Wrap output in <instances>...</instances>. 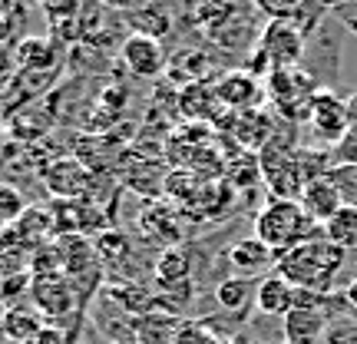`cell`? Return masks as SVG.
Returning a JSON list of instances; mask_svg holds the SVG:
<instances>
[{
	"label": "cell",
	"mask_w": 357,
	"mask_h": 344,
	"mask_svg": "<svg viewBox=\"0 0 357 344\" xmlns=\"http://www.w3.org/2000/svg\"><path fill=\"white\" fill-rule=\"evenodd\" d=\"M347 265V252L341 245H334L331 239H324V232L301 242L298 248L278 255V271L284 281H291L298 292H318V294H331L334 278L344 271Z\"/></svg>",
	"instance_id": "6da1fadb"
},
{
	"label": "cell",
	"mask_w": 357,
	"mask_h": 344,
	"mask_svg": "<svg viewBox=\"0 0 357 344\" xmlns=\"http://www.w3.org/2000/svg\"><path fill=\"white\" fill-rule=\"evenodd\" d=\"M255 235L275 255H284L301 242L321 235V225L301 209L298 199H271L255 216Z\"/></svg>",
	"instance_id": "7a4b0ae2"
},
{
	"label": "cell",
	"mask_w": 357,
	"mask_h": 344,
	"mask_svg": "<svg viewBox=\"0 0 357 344\" xmlns=\"http://www.w3.org/2000/svg\"><path fill=\"white\" fill-rule=\"evenodd\" d=\"M318 80L305 73V70H271L265 83V96L275 106L284 119H294V123H307V113H311V103L318 96Z\"/></svg>",
	"instance_id": "3957f363"
},
{
	"label": "cell",
	"mask_w": 357,
	"mask_h": 344,
	"mask_svg": "<svg viewBox=\"0 0 357 344\" xmlns=\"http://www.w3.org/2000/svg\"><path fill=\"white\" fill-rule=\"evenodd\" d=\"M258 169H261V179L275 199H298L305 189V176H301V163H298L294 146H281L278 140H271L258 153Z\"/></svg>",
	"instance_id": "277c9868"
},
{
	"label": "cell",
	"mask_w": 357,
	"mask_h": 344,
	"mask_svg": "<svg viewBox=\"0 0 357 344\" xmlns=\"http://www.w3.org/2000/svg\"><path fill=\"white\" fill-rule=\"evenodd\" d=\"M307 37L294 20H268L258 37V57L268 63V70H294L305 60Z\"/></svg>",
	"instance_id": "5b68a950"
},
{
	"label": "cell",
	"mask_w": 357,
	"mask_h": 344,
	"mask_svg": "<svg viewBox=\"0 0 357 344\" xmlns=\"http://www.w3.org/2000/svg\"><path fill=\"white\" fill-rule=\"evenodd\" d=\"M351 106L347 100H341L334 89H318V96L311 103V113H307V126L314 133V140L324 149H334L337 142L344 140V133L351 129Z\"/></svg>",
	"instance_id": "8992f818"
},
{
	"label": "cell",
	"mask_w": 357,
	"mask_h": 344,
	"mask_svg": "<svg viewBox=\"0 0 357 344\" xmlns=\"http://www.w3.org/2000/svg\"><path fill=\"white\" fill-rule=\"evenodd\" d=\"M123 63L132 77H142V80H153L166 70V50L162 43L155 37H146V33H132V37L123 40Z\"/></svg>",
	"instance_id": "52a82bcc"
},
{
	"label": "cell",
	"mask_w": 357,
	"mask_h": 344,
	"mask_svg": "<svg viewBox=\"0 0 357 344\" xmlns=\"http://www.w3.org/2000/svg\"><path fill=\"white\" fill-rule=\"evenodd\" d=\"M43 182L50 186L53 195H60V199H79L89 186V166L86 163H79L73 156H60V159H53L50 166L40 172Z\"/></svg>",
	"instance_id": "ba28073f"
},
{
	"label": "cell",
	"mask_w": 357,
	"mask_h": 344,
	"mask_svg": "<svg viewBox=\"0 0 357 344\" xmlns=\"http://www.w3.org/2000/svg\"><path fill=\"white\" fill-rule=\"evenodd\" d=\"M294 301H298V288H294L291 281L281 278L278 271H275V275H265V278L258 281L255 308L265 318H284L294 308Z\"/></svg>",
	"instance_id": "9c48e42d"
},
{
	"label": "cell",
	"mask_w": 357,
	"mask_h": 344,
	"mask_svg": "<svg viewBox=\"0 0 357 344\" xmlns=\"http://www.w3.org/2000/svg\"><path fill=\"white\" fill-rule=\"evenodd\" d=\"M229 262L238 275L252 278V275H265L268 268L278 265V255H275L258 235H248V239H238V242L229 248Z\"/></svg>",
	"instance_id": "30bf717a"
},
{
	"label": "cell",
	"mask_w": 357,
	"mask_h": 344,
	"mask_svg": "<svg viewBox=\"0 0 357 344\" xmlns=\"http://www.w3.org/2000/svg\"><path fill=\"white\" fill-rule=\"evenodd\" d=\"M17 70L20 73H43V77H56V63H60V50L43 37H26L17 43Z\"/></svg>",
	"instance_id": "8fae6325"
},
{
	"label": "cell",
	"mask_w": 357,
	"mask_h": 344,
	"mask_svg": "<svg viewBox=\"0 0 357 344\" xmlns=\"http://www.w3.org/2000/svg\"><path fill=\"white\" fill-rule=\"evenodd\" d=\"M298 202H301V209H305L318 225H324L334 212H341V209H344L341 195H337V189L331 186V179L328 176L305 182V189H301V195H298Z\"/></svg>",
	"instance_id": "7c38bea8"
},
{
	"label": "cell",
	"mask_w": 357,
	"mask_h": 344,
	"mask_svg": "<svg viewBox=\"0 0 357 344\" xmlns=\"http://www.w3.org/2000/svg\"><path fill=\"white\" fill-rule=\"evenodd\" d=\"M215 93L218 100L225 103V106H231V110H258L255 103L265 96L261 93V83H258V77H252V73H245V70H238V73H229V77H222L215 83Z\"/></svg>",
	"instance_id": "4fadbf2b"
},
{
	"label": "cell",
	"mask_w": 357,
	"mask_h": 344,
	"mask_svg": "<svg viewBox=\"0 0 357 344\" xmlns=\"http://www.w3.org/2000/svg\"><path fill=\"white\" fill-rule=\"evenodd\" d=\"M155 281L162 288H182V285H192V258L185 248H162V255L155 258Z\"/></svg>",
	"instance_id": "5bb4252c"
},
{
	"label": "cell",
	"mask_w": 357,
	"mask_h": 344,
	"mask_svg": "<svg viewBox=\"0 0 357 344\" xmlns=\"http://www.w3.org/2000/svg\"><path fill=\"white\" fill-rule=\"evenodd\" d=\"M255 288L258 285L252 278H245V275H231V278L218 281L215 298H218V305L225 308L229 315H238V318H242L245 311L255 305Z\"/></svg>",
	"instance_id": "9a60e30c"
},
{
	"label": "cell",
	"mask_w": 357,
	"mask_h": 344,
	"mask_svg": "<svg viewBox=\"0 0 357 344\" xmlns=\"http://www.w3.org/2000/svg\"><path fill=\"white\" fill-rule=\"evenodd\" d=\"M139 222H142V229H146V235L155 239V242H166V248H172L182 239V232H178V212L166 209V205H153V212L146 209V216Z\"/></svg>",
	"instance_id": "2e32d148"
},
{
	"label": "cell",
	"mask_w": 357,
	"mask_h": 344,
	"mask_svg": "<svg viewBox=\"0 0 357 344\" xmlns=\"http://www.w3.org/2000/svg\"><path fill=\"white\" fill-rule=\"evenodd\" d=\"M53 126V116L37 106V103H26L17 110V116L10 119V129L13 136H20V140H43L47 136V129Z\"/></svg>",
	"instance_id": "e0dca14e"
},
{
	"label": "cell",
	"mask_w": 357,
	"mask_h": 344,
	"mask_svg": "<svg viewBox=\"0 0 357 344\" xmlns=\"http://www.w3.org/2000/svg\"><path fill=\"white\" fill-rule=\"evenodd\" d=\"M321 232H324V239H331L334 245H341L344 252H354L357 248V209L344 205L341 212H334V216L321 225Z\"/></svg>",
	"instance_id": "ac0fdd59"
},
{
	"label": "cell",
	"mask_w": 357,
	"mask_h": 344,
	"mask_svg": "<svg viewBox=\"0 0 357 344\" xmlns=\"http://www.w3.org/2000/svg\"><path fill=\"white\" fill-rule=\"evenodd\" d=\"M328 179H331V186L337 189L341 195V202L357 209V166H344V163H334L328 169Z\"/></svg>",
	"instance_id": "d6986e66"
},
{
	"label": "cell",
	"mask_w": 357,
	"mask_h": 344,
	"mask_svg": "<svg viewBox=\"0 0 357 344\" xmlns=\"http://www.w3.org/2000/svg\"><path fill=\"white\" fill-rule=\"evenodd\" d=\"M24 216V195L7 186V182H0V229H7V225H17Z\"/></svg>",
	"instance_id": "ffe728a7"
},
{
	"label": "cell",
	"mask_w": 357,
	"mask_h": 344,
	"mask_svg": "<svg viewBox=\"0 0 357 344\" xmlns=\"http://www.w3.org/2000/svg\"><path fill=\"white\" fill-rule=\"evenodd\" d=\"M307 0H255V7L268 20H294Z\"/></svg>",
	"instance_id": "44dd1931"
},
{
	"label": "cell",
	"mask_w": 357,
	"mask_h": 344,
	"mask_svg": "<svg viewBox=\"0 0 357 344\" xmlns=\"http://www.w3.org/2000/svg\"><path fill=\"white\" fill-rule=\"evenodd\" d=\"M24 24V7L17 0H0V40L10 43L13 30H20Z\"/></svg>",
	"instance_id": "7402d4cb"
},
{
	"label": "cell",
	"mask_w": 357,
	"mask_h": 344,
	"mask_svg": "<svg viewBox=\"0 0 357 344\" xmlns=\"http://www.w3.org/2000/svg\"><path fill=\"white\" fill-rule=\"evenodd\" d=\"M331 159L334 163H344V166H357V123H351L344 140L331 149Z\"/></svg>",
	"instance_id": "603a6c76"
},
{
	"label": "cell",
	"mask_w": 357,
	"mask_h": 344,
	"mask_svg": "<svg viewBox=\"0 0 357 344\" xmlns=\"http://www.w3.org/2000/svg\"><path fill=\"white\" fill-rule=\"evenodd\" d=\"M172 344H218L212 334L205 331L202 324H182L172 338Z\"/></svg>",
	"instance_id": "cb8c5ba5"
},
{
	"label": "cell",
	"mask_w": 357,
	"mask_h": 344,
	"mask_svg": "<svg viewBox=\"0 0 357 344\" xmlns=\"http://www.w3.org/2000/svg\"><path fill=\"white\" fill-rule=\"evenodd\" d=\"M17 70V57H13V47L0 40V83H7Z\"/></svg>",
	"instance_id": "d4e9b609"
},
{
	"label": "cell",
	"mask_w": 357,
	"mask_h": 344,
	"mask_svg": "<svg viewBox=\"0 0 357 344\" xmlns=\"http://www.w3.org/2000/svg\"><path fill=\"white\" fill-rule=\"evenodd\" d=\"M33 344H70V341H66V334L60 331V328H43Z\"/></svg>",
	"instance_id": "484cf974"
},
{
	"label": "cell",
	"mask_w": 357,
	"mask_h": 344,
	"mask_svg": "<svg viewBox=\"0 0 357 344\" xmlns=\"http://www.w3.org/2000/svg\"><path fill=\"white\" fill-rule=\"evenodd\" d=\"M311 3H318L321 10L328 13H337V10H344V7H351V3H354V0H311Z\"/></svg>",
	"instance_id": "4316f807"
},
{
	"label": "cell",
	"mask_w": 357,
	"mask_h": 344,
	"mask_svg": "<svg viewBox=\"0 0 357 344\" xmlns=\"http://www.w3.org/2000/svg\"><path fill=\"white\" fill-rule=\"evenodd\" d=\"M341 294H344L347 308H351V311H354V315H357V278H351V281H347V288H344V292H341Z\"/></svg>",
	"instance_id": "83f0119b"
},
{
	"label": "cell",
	"mask_w": 357,
	"mask_h": 344,
	"mask_svg": "<svg viewBox=\"0 0 357 344\" xmlns=\"http://www.w3.org/2000/svg\"><path fill=\"white\" fill-rule=\"evenodd\" d=\"M0 119H3V113H0Z\"/></svg>",
	"instance_id": "f1b7e54d"
}]
</instances>
